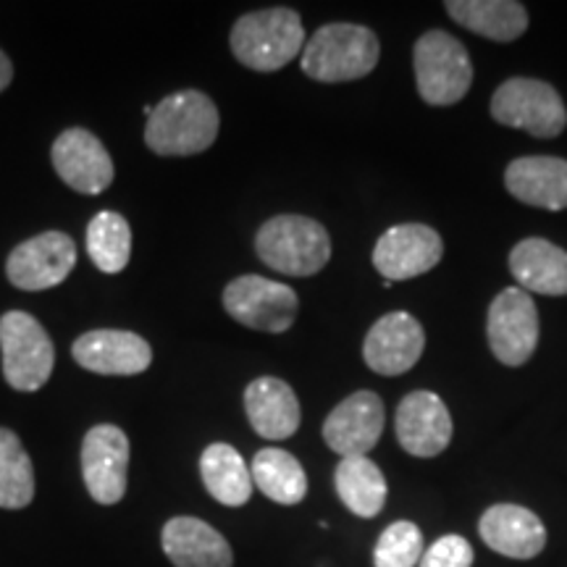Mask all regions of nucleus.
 <instances>
[{
    "label": "nucleus",
    "instance_id": "obj_1",
    "mask_svg": "<svg viewBox=\"0 0 567 567\" xmlns=\"http://www.w3.org/2000/svg\"><path fill=\"white\" fill-rule=\"evenodd\" d=\"M216 103L200 90H182L166 95L155 105L145 126V145L155 155H197L205 153L218 137Z\"/></svg>",
    "mask_w": 567,
    "mask_h": 567
},
{
    "label": "nucleus",
    "instance_id": "obj_2",
    "mask_svg": "<svg viewBox=\"0 0 567 567\" xmlns=\"http://www.w3.org/2000/svg\"><path fill=\"white\" fill-rule=\"evenodd\" d=\"M229 45L243 66L271 74L302 55L305 30L300 13L292 9H266L247 13L231 27Z\"/></svg>",
    "mask_w": 567,
    "mask_h": 567
},
{
    "label": "nucleus",
    "instance_id": "obj_3",
    "mask_svg": "<svg viewBox=\"0 0 567 567\" xmlns=\"http://www.w3.org/2000/svg\"><path fill=\"white\" fill-rule=\"evenodd\" d=\"M381 59L375 32L360 24H326L305 42L300 63L316 82H352L371 74Z\"/></svg>",
    "mask_w": 567,
    "mask_h": 567
},
{
    "label": "nucleus",
    "instance_id": "obj_4",
    "mask_svg": "<svg viewBox=\"0 0 567 567\" xmlns=\"http://www.w3.org/2000/svg\"><path fill=\"white\" fill-rule=\"evenodd\" d=\"M264 266L284 276H316L331 258V237L313 218L274 216L255 234Z\"/></svg>",
    "mask_w": 567,
    "mask_h": 567
},
{
    "label": "nucleus",
    "instance_id": "obj_5",
    "mask_svg": "<svg viewBox=\"0 0 567 567\" xmlns=\"http://www.w3.org/2000/svg\"><path fill=\"white\" fill-rule=\"evenodd\" d=\"M0 350L3 379L17 392H38L48 384L55 368L53 339L38 318L24 310L0 316Z\"/></svg>",
    "mask_w": 567,
    "mask_h": 567
},
{
    "label": "nucleus",
    "instance_id": "obj_6",
    "mask_svg": "<svg viewBox=\"0 0 567 567\" xmlns=\"http://www.w3.org/2000/svg\"><path fill=\"white\" fill-rule=\"evenodd\" d=\"M415 84L429 105H455L473 84V63L463 42L442 30L425 32L415 42Z\"/></svg>",
    "mask_w": 567,
    "mask_h": 567
},
{
    "label": "nucleus",
    "instance_id": "obj_7",
    "mask_svg": "<svg viewBox=\"0 0 567 567\" xmlns=\"http://www.w3.org/2000/svg\"><path fill=\"white\" fill-rule=\"evenodd\" d=\"M492 116L494 122L542 140L559 137L567 126V109L559 92L551 84L528 76H515L496 87Z\"/></svg>",
    "mask_w": 567,
    "mask_h": 567
},
{
    "label": "nucleus",
    "instance_id": "obj_8",
    "mask_svg": "<svg viewBox=\"0 0 567 567\" xmlns=\"http://www.w3.org/2000/svg\"><path fill=\"white\" fill-rule=\"evenodd\" d=\"M297 308H300V300L289 284H279L258 274L239 276L224 289L226 313L255 331L284 334L295 323Z\"/></svg>",
    "mask_w": 567,
    "mask_h": 567
},
{
    "label": "nucleus",
    "instance_id": "obj_9",
    "mask_svg": "<svg viewBox=\"0 0 567 567\" xmlns=\"http://www.w3.org/2000/svg\"><path fill=\"white\" fill-rule=\"evenodd\" d=\"M486 337L494 358L507 368H520L538 344V310L528 292L509 287L494 297L486 318Z\"/></svg>",
    "mask_w": 567,
    "mask_h": 567
},
{
    "label": "nucleus",
    "instance_id": "obj_10",
    "mask_svg": "<svg viewBox=\"0 0 567 567\" xmlns=\"http://www.w3.org/2000/svg\"><path fill=\"white\" fill-rule=\"evenodd\" d=\"M76 266V243L63 231H42L17 245L6 260V276L17 289L40 292L59 287Z\"/></svg>",
    "mask_w": 567,
    "mask_h": 567
},
{
    "label": "nucleus",
    "instance_id": "obj_11",
    "mask_svg": "<svg viewBox=\"0 0 567 567\" xmlns=\"http://www.w3.org/2000/svg\"><path fill=\"white\" fill-rule=\"evenodd\" d=\"M130 439L118 425H92L82 442V478L97 505H116L126 494Z\"/></svg>",
    "mask_w": 567,
    "mask_h": 567
},
{
    "label": "nucleus",
    "instance_id": "obj_12",
    "mask_svg": "<svg viewBox=\"0 0 567 567\" xmlns=\"http://www.w3.org/2000/svg\"><path fill=\"white\" fill-rule=\"evenodd\" d=\"M442 255L444 243L436 229L425 224H400L379 237L373 247V268L389 284L408 281L436 268Z\"/></svg>",
    "mask_w": 567,
    "mask_h": 567
},
{
    "label": "nucleus",
    "instance_id": "obj_13",
    "mask_svg": "<svg viewBox=\"0 0 567 567\" xmlns=\"http://www.w3.org/2000/svg\"><path fill=\"white\" fill-rule=\"evenodd\" d=\"M51 161L55 174L82 195H103L116 174L103 142L82 126H71L55 137Z\"/></svg>",
    "mask_w": 567,
    "mask_h": 567
},
{
    "label": "nucleus",
    "instance_id": "obj_14",
    "mask_svg": "<svg viewBox=\"0 0 567 567\" xmlns=\"http://www.w3.org/2000/svg\"><path fill=\"white\" fill-rule=\"evenodd\" d=\"M384 402L373 392H354L331 410L323 423V442L342 457H368L384 434Z\"/></svg>",
    "mask_w": 567,
    "mask_h": 567
},
{
    "label": "nucleus",
    "instance_id": "obj_15",
    "mask_svg": "<svg viewBox=\"0 0 567 567\" xmlns=\"http://www.w3.org/2000/svg\"><path fill=\"white\" fill-rule=\"evenodd\" d=\"M396 442L413 457H436L452 442V417L434 392H410L396 408Z\"/></svg>",
    "mask_w": 567,
    "mask_h": 567
},
{
    "label": "nucleus",
    "instance_id": "obj_16",
    "mask_svg": "<svg viewBox=\"0 0 567 567\" xmlns=\"http://www.w3.org/2000/svg\"><path fill=\"white\" fill-rule=\"evenodd\" d=\"M425 350L423 326L410 313H386L368 331L363 342V360L379 375H402L415 368Z\"/></svg>",
    "mask_w": 567,
    "mask_h": 567
},
{
    "label": "nucleus",
    "instance_id": "obj_17",
    "mask_svg": "<svg viewBox=\"0 0 567 567\" xmlns=\"http://www.w3.org/2000/svg\"><path fill=\"white\" fill-rule=\"evenodd\" d=\"M71 354L84 371L101 375H137L153 363V350L134 331L95 329L76 339Z\"/></svg>",
    "mask_w": 567,
    "mask_h": 567
},
{
    "label": "nucleus",
    "instance_id": "obj_18",
    "mask_svg": "<svg viewBox=\"0 0 567 567\" xmlns=\"http://www.w3.org/2000/svg\"><path fill=\"white\" fill-rule=\"evenodd\" d=\"M481 538L488 549L509 559H534L547 547V528L536 513L520 505H494L481 515Z\"/></svg>",
    "mask_w": 567,
    "mask_h": 567
},
{
    "label": "nucleus",
    "instance_id": "obj_19",
    "mask_svg": "<svg viewBox=\"0 0 567 567\" xmlns=\"http://www.w3.org/2000/svg\"><path fill=\"white\" fill-rule=\"evenodd\" d=\"M161 547L174 567H234L229 542L200 517H172L161 530Z\"/></svg>",
    "mask_w": 567,
    "mask_h": 567
},
{
    "label": "nucleus",
    "instance_id": "obj_20",
    "mask_svg": "<svg viewBox=\"0 0 567 567\" xmlns=\"http://www.w3.org/2000/svg\"><path fill=\"white\" fill-rule=\"evenodd\" d=\"M505 187L515 200L544 210L567 208V161L555 155L515 158L505 172Z\"/></svg>",
    "mask_w": 567,
    "mask_h": 567
},
{
    "label": "nucleus",
    "instance_id": "obj_21",
    "mask_svg": "<svg viewBox=\"0 0 567 567\" xmlns=\"http://www.w3.org/2000/svg\"><path fill=\"white\" fill-rule=\"evenodd\" d=\"M245 410L255 434L271 442L295 436L302 421L295 389L276 375H260L245 389Z\"/></svg>",
    "mask_w": 567,
    "mask_h": 567
},
{
    "label": "nucleus",
    "instance_id": "obj_22",
    "mask_svg": "<svg viewBox=\"0 0 567 567\" xmlns=\"http://www.w3.org/2000/svg\"><path fill=\"white\" fill-rule=\"evenodd\" d=\"M509 274L523 292L547 297L567 295V252L542 237L523 239L509 252Z\"/></svg>",
    "mask_w": 567,
    "mask_h": 567
},
{
    "label": "nucleus",
    "instance_id": "obj_23",
    "mask_svg": "<svg viewBox=\"0 0 567 567\" xmlns=\"http://www.w3.org/2000/svg\"><path fill=\"white\" fill-rule=\"evenodd\" d=\"M460 27L494 42H513L528 30V11L515 0H446Z\"/></svg>",
    "mask_w": 567,
    "mask_h": 567
},
{
    "label": "nucleus",
    "instance_id": "obj_24",
    "mask_svg": "<svg viewBox=\"0 0 567 567\" xmlns=\"http://www.w3.org/2000/svg\"><path fill=\"white\" fill-rule=\"evenodd\" d=\"M203 486L226 507H243L252 496V473L231 444L216 442L200 455Z\"/></svg>",
    "mask_w": 567,
    "mask_h": 567
},
{
    "label": "nucleus",
    "instance_id": "obj_25",
    "mask_svg": "<svg viewBox=\"0 0 567 567\" xmlns=\"http://www.w3.org/2000/svg\"><path fill=\"white\" fill-rule=\"evenodd\" d=\"M334 486L342 505L358 517H375L386 505V478L368 457H342L334 471Z\"/></svg>",
    "mask_w": 567,
    "mask_h": 567
},
{
    "label": "nucleus",
    "instance_id": "obj_26",
    "mask_svg": "<svg viewBox=\"0 0 567 567\" xmlns=\"http://www.w3.org/2000/svg\"><path fill=\"white\" fill-rule=\"evenodd\" d=\"M252 484L276 505H300L308 494V476L292 452L266 446L252 457Z\"/></svg>",
    "mask_w": 567,
    "mask_h": 567
},
{
    "label": "nucleus",
    "instance_id": "obj_27",
    "mask_svg": "<svg viewBox=\"0 0 567 567\" xmlns=\"http://www.w3.org/2000/svg\"><path fill=\"white\" fill-rule=\"evenodd\" d=\"M87 255L103 274H122L130 266L132 229L116 210H103L87 226Z\"/></svg>",
    "mask_w": 567,
    "mask_h": 567
},
{
    "label": "nucleus",
    "instance_id": "obj_28",
    "mask_svg": "<svg viewBox=\"0 0 567 567\" xmlns=\"http://www.w3.org/2000/svg\"><path fill=\"white\" fill-rule=\"evenodd\" d=\"M34 499V467L21 439L0 425V507L24 509Z\"/></svg>",
    "mask_w": 567,
    "mask_h": 567
},
{
    "label": "nucleus",
    "instance_id": "obj_29",
    "mask_svg": "<svg viewBox=\"0 0 567 567\" xmlns=\"http://www.w3.org/2000/svg\"><path fill=\"white\" fill-rule=\"evenodd\" d=\"M423 557L421 528L410 520H396L379 536L373 567H415Z\"/></svg>",
    "mask_w": 567,
    "mask_h": 567
},
{
    "label": "nucleus",
    "instance_id": "obj_30",
    "mask_svg": "<svg viewBox=\"0 0 567 567\" xmlns=\"http://www.w3.org/2000/svg\"><path fill=\"white\" fill-rule=\"evenodd\" d=\"M421 567H471L473 565V547L463 536H442L423 551Z\"/></svg>",
    "mask_w": 567,
    "mask_h": 567
},
{
    "label": "nucleus",
    "instance_id": "obj_31",
    "mask_svg": "<svg viewBox=\"0 0 567 567\" xmlns=\"http://www.w3.org/2000/svg\"><path fill=\"white\" fill-rule=\"evenodd\" d=\"M11 80H13V63L9 55L0 51V92L9 87Z\"/></svg>",
    "mask_w": 567,
    "mask_h": 567
}]
</instances>
